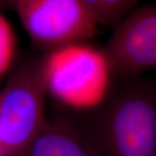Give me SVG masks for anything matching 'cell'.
<instances>
[{
    "label": "cell",
    "mask_w": 156,
    "mask_h": 156,
    "mask_svg": "<svg viewBox=\"0 0 156 156\" xmlns=\"http://www.w3.org/2000/svg\"><path fill=\"white\" fill-rule=\"evenodd\" d=\"M57 118L89 156H156V78L115 77L99 106Z\"/></svg>",
    "instance_id": "cell-1"
},
{
    "label": "cell",
    "mask_w": 156,
    "mask_h": 156,
    "mask_svg": "<svg viewBox=\"0 0 156 156\" xmlns=\"http://www.w3.org/2000/svg\"><path fill=\"white\" fill-rule=\"evenodd\" d=\"M84 2L97 26H115V28L139 5L134 0H84Z\"/></svg>",
    "instance_id": "cell-7"
},
{
    "label": "cell",
    "mask_w": 156,
    "mask_h": 156,
    "mask_svg": "<svg viewBox=\"0 0 156 156\" xmlns=\"http://www.w3.org/2000/svg\"><path fill=\"white\" fill-rule=\"evenodd\" d=\"M46 54L21 62L0 93V147L20 156L44 128Z\"/></svg>",
    "instance_id": "cell-3"
},
{
    "label": "cell",
    "mask_w": 156,
    "mask_h": 156,
    "mask_svg": "<svg viewBox=\"0 0 156 156\" xmlns=\"http://www.w3.org/2000/svg\"><path fill=\"white\" fill-rule=\"evenodd\" d=\"M45 54L47 91L62 110L89 111L104 101L115 76L101 48L77 43Z\"/></svg>",
    "instance_id": "cell-2"
},
{
    "label": "cell",
    "mask_w": 156,
    "mask_h": 156,
    "mask_svg": "<svg viewBox=\"0 0 156 156\" xmlns=\"http://www.w3.org/2000/svg\"><path fill=\"white\" fill-rule=\"evenodd\" d=\"M17 53V38L10 22L0 14V77L11 69Z\"/></svg>",
    "instance_id": "cell-8"
},
{
    "label": "cell",
    "mask_w": 156,
    "mask_h": 156,
    "mask_svg": "<svg viewBox=\"0 0 156 156\" xmlns=\"http://www.w3.org/2000/svg\"><path fill=\"white\" fill-rule=\"evenodd\" d=\"M0 156H5L4 155V153H3V150L1 148V147H0Z\"/></svg>",
    "instance_id": "cell-9"
},
{
    "label": "cell",
    "mask_w": 156,
    "mask_h": 156,
    "mask_svg": "<svg viewBox=\"0 0 156 156\" xmlns=\"http://www.w3.org/2000/svg\"><path fill=\"white\" fill-rule=\"evenodd\" d=\"M30 38L48 53L66 45L87 43L97 24L84 0H17L9 2Z\"/></svg>",
    "instance_id": "cell-4"
},
{
    "label": "cell",
    "mask_w": 156,
    "mask_h": 156,
    "mask_svg": "<svg viewBox=\"0 0 156 156\" xmlns=\"http://www.w3.org/2000/svg\"><path fill=\"white\" fill-rule=\"evenodd\" d=\"M101 49L115 77L140 76L156 69V4L134 8Z\"/></svg>",
    "instance_id": "cell-5"
},
{
    "label": "cell",
    "mask_w": 156,
    "mask_h": 156,
    "mask_svg": "<svg viewBox=\"0 0 156 156\" xmlns=\"http://www.w3.org/2000/svg\"><path fill=\"white\" fill-rule=\"evenodd\" d=\"M20 156H89L80 140L60 119L44 128Z\"/></svg>",
    "instance_id": "cell-6"
}]
</instances>
